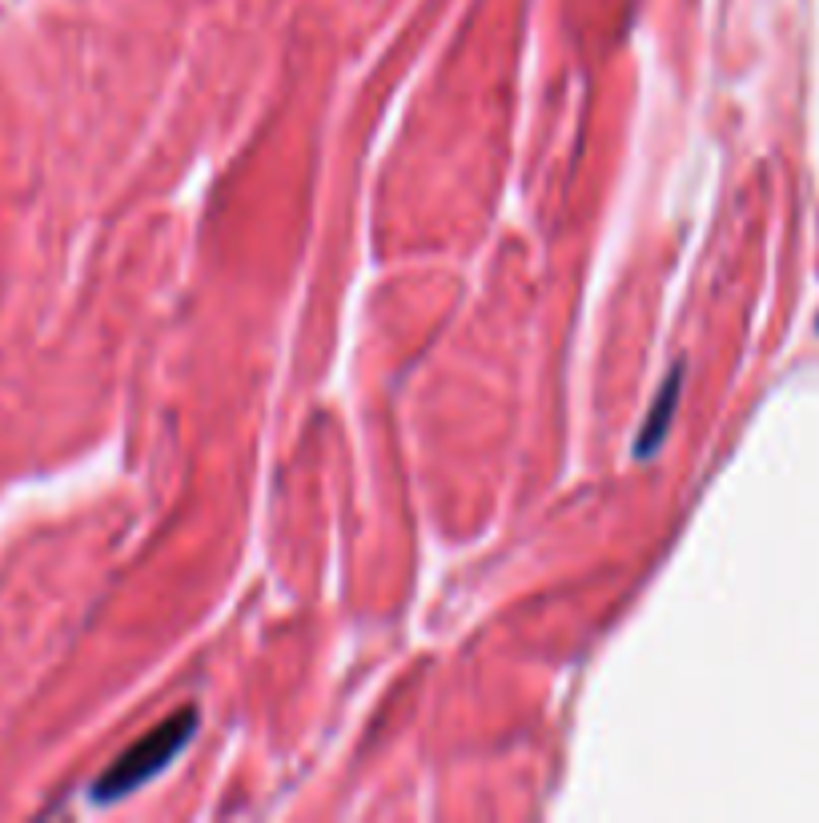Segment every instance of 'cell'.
<instances>
[{"label":"cell","mask_w":819,"mask_h":823,"mask_svg":"<svg viewBox=\"0 0 819 823\" xmlns=\"http://www.w3.org/2000/svg\"><path fill=\"white\" fill-rule=\"evenodd\" d=\"M193 711H181V715H173L169 723H161L153 735H145L141 743H133L101 779H97V787H93V795L97 799H117V795H125V791H133V787H141L153 771H161L173 755H177V747L193 735Z\"/></svg>","instance_id":"cell-1"},{"label":"cell","mask_w":819,"mask_h":823,"mask_svg":"<svg viewBox=\"0 0 819 823\" xmlns=\"http://www.w3.org/2000/svg\"><path fill=\"white\" fill-rule=\"evenodd\" d=\"M679 374H671V386L663 390V398L655 402V418H651V426L643 430V446H639V454H651L655 450V442H659V434H663V422H671V410H675V394H679Z\"/></svg>","instance_id":"cell-2"}]
</instances>
